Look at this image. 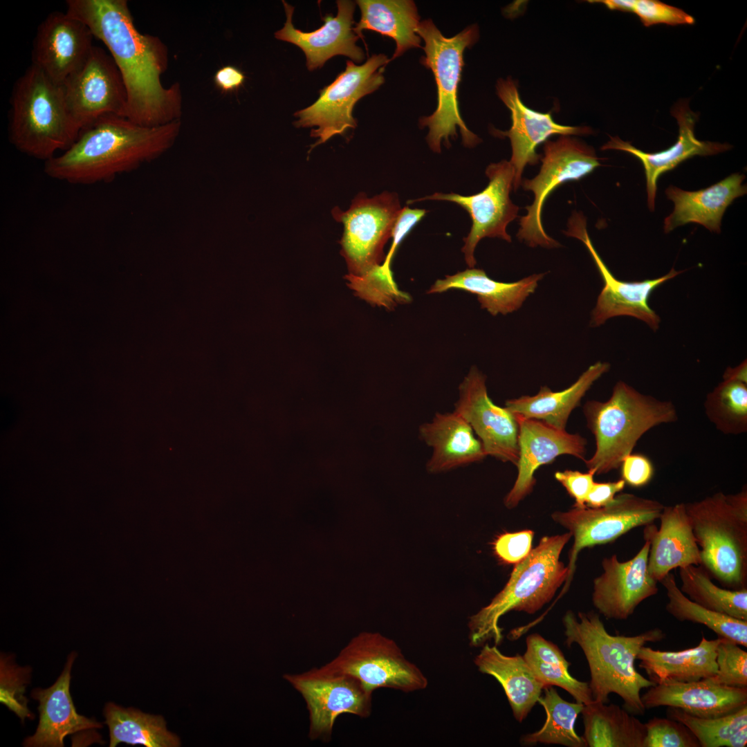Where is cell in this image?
Listing matches in <instances>:
<instances>
[{"label": "cell", "instance_id": "obj_18", "mask_svg": "<svg viewBox=\"0 0 747 747\" xmlns=\"http://www.w3.org/2000/svg\"><path fill=\"white\" fill-rule=\"evenodd\" d=\"M486 378L477 367H471L459 387L454 411L470 425L487 456L516 465L519 459L517 422L508 409L491 400Z\"/></svg>", "mask_w": 747, "mask_h": 747}, {"label": "cell", "instance_id": "obj_13", "mask_svg": "<svg viewBox=\"0 0 747 747\" xmlns=\"http://www.w3.org/2000/svg\"><path fill=\"white\" fill-rule=\"evenodd\" d=\"M325 665L353 676L371 693L380 688L412 692L428 685L425 675L405 658L397 643L378 632L358 634Z\"/></svg>", "mask_w": 747, "mask_h": 747}, {"label": "cell", "instance_id": "obj_48", "mask_svg": "<svg viewBox=\"0 0 747 747\" xmlns=\"http://www.w3.org/2000/svg\"><path fill=\"white\" fill-rule=\"evenodd\" d=\"M595 474V472L591 470L586 473L578 470H566L562 472H556L555 478L575 499L574 506L583 508L586 506V498L594 483Z\"/></svg>", "mask_w": 747, "mask_h": 747}, {"label": "cell", "instance_id": "obj_41", "mask_svg": "<svg viewBox=\"0 0 747 747\" xmlns=\"http://www.w3.org/2000/svg\"><path fill=\"white\" fill-rule=\"evenodd\" d=\"M704 407L709 420L722 433L747 431V383L724 380L708 394Z\"/></svg>", "mask_w": 747, "mask_h": 747}, {"label": "cell", "instance_id": "obj_40", "mask_svg": "<svg viewBox=\"0 0 747 747\" xmlns=\"http://www.w3.org/2000/svg\"><path fill=\"white\" fill-rule=\"evenodd\" d=\"M680 590L693 602L710 610L747 621V588L730 589L715 584L700 565L679 568Z\"/></svg>", "mask_w": 747, "mask_h": 747}, {"label": "cell", "instance_id": "obj_17", "mask_svg": "<svg viewBox=\"0 0 747 747\" xmlns=\"http://www.w3.org/2000/svg\"><path fill=\"white\" fill-rule=\"evenodd\" d=\"M62 85L82 130L107 115L124 118L125 85L113 57L101 47L93 46L84 65Z\"/></svg>", "mask_w": 747, "mask_h": 747}, {"label": "cell", "instance_id": "obj_1", "mask_svg": "<svg viewBox=\"0 0 747 747\" xmlns=\"http://www.w3.org/2000/svg\"><path fill=\"white\" fill-rule=\"evenodd\" d=\"M66 12L84 22L107 46L125 85L124 118L145 127L181 120V86H165L161 77L169 64L167 46L135 26L126 0H68Z\"/></svg>", "mask_w": 747, "mask_h": 747}, {"label": "cell", "instance_id": "obj_46", "mask_svg": "<svg viewBox=\"0 0 747 747\" xmlns=\"http://www.w3.org/2000/svg\"><path fill=\"white\" fill-rule=\"evenodd\" d=\"M634 12L645 26L658 24H692L694 18L681 9L655 0H636Z\"/></svg>", "mask_w": 747, "mask_h": 747}, {"label": "cell", "instance_id": "obj_35", "mask_svg": "<svg viewBox=\"0 0 747 747\" xmlns=\"http://www.w3.org/2000/svg\"><path fill=\"white\" fill-rule=\"evenodd\" d=\"M581 713L587 746L643 747L645 723L619 706L593 701Z\"/></svg>", "mask_w": 747, "mask_h": 747}, {"label": "cell", "instance_id": "obj_7", "mask_svg": "<svg viewBox=\"0 0 747 747\" xmlns=\"http://www.w3.org/2000/svg\"><path fill=\"white\" fill-rule=\"evenodd\" d=\"M701 565L725 588L747 584V488L735 494L717 492L685 503Z\"/></svg>", "mask_w": 747, "mask_h": 747}, {"label": "cell", "instance_id": "obj_37", "mask_svg": "<svg viewBox=\"0 0 747 747\" xmlns=\"http://www.w3.org/2000/svg\"><path fill=\"white\" fill-rule=\"evenodd\" d=\"M526 644L523 656L535 676L545 687H560L568 692L576 702L584 705L593 701L589 683L570 674L571 664L555 644L537 633L529 635Z\"/></svg>", "mask_w": 747, "mask_h": 747}, {"label": "cell", "instance_id": "obj_11", "mask_svg": "<svg viewBox=\"0 0 747 747\" xmlns=\"http://www.w3.org/2000/svg\"><path fill=\"white\" fill-rule=\"evenodd\" d=\"M543 151L539 174L532 179L522 181L524 190L532 192L534 199L526 208V214L520 218L517 236L530 247L552 248L560 245L546 233L542 225V211L547 197L562 183L579 181L600 164L592 147L571 136L547 140Z\"/></svg>", "mask_w": 747, "mask_h": 747}, {"label": "cell", "instance_id": "obj_55", "mask_svg": "<svg viewBox=\"0 0 747 747\" xmlns=\"http://www.w3.org/2000/svg\"><path fill=\"white\" fill-rule=\"evenodd\" d=\"M747 745V726L738 730L728 739L726 747H745Z\"/></svg>", "mask_w": 747, "mask_h": 747}, {"label": "cell", "instance_id": "obj_2", "mask_svg": "<svg viewBox=\"0 0 747 747\" xmlns=\"http://www.w3.org/2000/svg\"><path fill=\"white\" fill-rule=\"evenodd\" d=\"M181 120L145 127L107 115L83 129L66 151L44 162L45 174L72 184L108 183L167 151L180 131Z\"/></svg>", "mask_w": 747, "mask_h": 747}, {"label": "cell", "instance_id": "obj_10", "mask_svg": "<svg viewBox=\"0 0 747 747\" xmlns=\"http://www.w3.org/2000/svg\"><path fill=\"white\" fill-rule=\"evenodd\" d=\"M390 61L385 54L373 55L362 65L347 60L345 70L320 91L317 100L294 114L296 127H315L311 136L317 140L312 148L357 126L355 104L384 83V68Z\"/></svg>", "mask_w": 747, "mask_h": 747}, {"label": "cell", "instance_id": "obj_26", "mask_svg": "<svg viewBox=\"0 0 747 747\" xmlns=\"http://www.w3.org/2000/svg\"><path fill=\"white\" fill-rule=\"evenodd\" d=\"M645 709L667 706L701 718L724 716L747 705V688L718 684L708 678L654 685L641 695Z\"/></svg>", "mask_w": 747, "mask_h": 747}, {"label": "cell", "instance_id": "obj_36", "mask_svg": "<svg viewBox=\"0 0 747 747\" xmlns=\"http://www.w3.org/2000/svg\"><path fill=\"white\" fill-rule=\"evenodd\" d=\"M103 713L109 730L110 747L120 743L146 747L181 745L179 738L167 730L161 716L146 714L132 708H124L111 702L107 703Z\"/></svg>", "mask_w": 747, "mask_h": 747}, {"label": "cell", "instance_id": "obj_25", "mask_svg": "<svg viewBox=\"0 0 747 747\" xmlns=\"http://www.w3.org/2000/svg\"><path fill=\"white\" fill-rule=\"evenodd\" d=\"M658 519L659 528L653 523L643 530L649 544L647 571L658 582L674 569L701 563L685 503L664 506Z\"/></svg>", "mask_w": 747, "mask_h": 747}, {"label": "cell", "instance_id": "obj_42", "mask_svg": "<svg viewBox=\"0 0 747 747\" xmlns=\"http://www.w3.org/2000/svg\"><path fill=\"white\" fill-rule=\"evenodd\" d=\"M666 715L685 725L697 738L701 747L726 746L733 734L747 726V705L717 717H697L672 707H667Z\"/></svg>", "mask_w": 747, "mask_h": 747}, {"label": "cell", "instance_id": "obj_54", "mask_svg": "<svg viewBox=\"0 0 747 747\" xmlns=\"http://www.w3.org/2000/svg\"><path fill=\"white\" fill-rule=\"evenodd\" d=\"M746 367V360L734 368L728 367L723 374V380H739L747 383Z\"/></svg>", "mask_w": 747, "mask_h": 747}, {"label": "cell", "instance_id": "obj_8", "mask_svg": "<svg viewBox=\"0 0 747 747\" xmlns=\"http://www.w3.org/2000/svg\"><path fill=\"white\" fill-rule=\"evenodd\" d=\"M417 33L424 41L425 55L421 62L434 74L438 93L435 111L420 119L421 127H427V142L434 152L441 151V143L449 147L450 138H455L459 128L463 145L472 147L481 139L466 127L460 114L457 92L464 62L463 51L478 39L477 26H468L452 37L441 34L432 20L420 22Z\"/></svg>", "mask_w": 747, "mask_h": 747}, {"label": "cell", "instance_id": "obj_31", "mask_svg": "<svg viewBox=\"0 0 747 747\" xmlns=\"http://www.w3.org/2000/svg\"><path fill=\"white\" fill-rule=\"evenodd\" d=\"M478 670L493 676L502 686L515 719L519 723L538 702L545 687L533 674L523 656L502 654L497 646H482L474 657Z\"/></svg>", "mask_w": 747, "mask_h": 747}, {"label": "cell", "instance_id": "obj_23", "mask_svg": "<svg viewBox=\"0 0 747 747\" xmlns=\"http://www.w3.org/2000/svg\"><path fill=\"white\" fill-rule=\"evenodd\" d=\"M286 16L284 27L275 33L279 40L287 42L300 48L306 58L309 71L322 68L325 62L335 55H344L353 62L360 63L365 59L362 49L356 45L359 37L354 33L353 12L355 3L348 0H338V13L335 17L327 15L324 24L312 32H303L294 27L292 21L294 8L282 1Z\"/></svg>", "mask_w": 747, "mask_h": 747}, {"label": "cell", "instance_id": "obj_19", "mask_svg": "<svg viewBox=\"0 0 747 747\" xmlns=\"http://www.w3.org/2000/svg\"><path fill=\"white\" fill-rule=\"evenodd\" d=\"M94 36L82 21L66 12H53L39 25L33 41L32 64L63 84L89 59Z\"/></svg>", "mask_w": 747, "mask_h": 747}, {"label": "cell", "instance_id": "obj_4", "mask_svg": "<svg viewBox=\"0 0 747 747\" xmlns=\"http://www.w3.org/2000/svg\"><path fill=\"white\" fill-rule=\"evenodd\" d=\"M82 128L68 106L63 85L33 64L16 80L8 135L21 152L44 162L68 149Z\"/></svg>", "mask_w": 747, "mask_h": 747}, {"label": "cell", "instance_id": "obj_44", "mask_svg": "<svg viewBox=\"0 0 747 747\" xmlns=\"http://www.w3.org/2000/svg\"><path fill=\"white\" fill-rule=\"evenodd\" d=\"M29 675V667L15 666L1 656L0 701L14 712L22 722L26 718H33L27 708L28 700L24 696Z\"/></svg>", "mask_w": 747, "mask_h": 747}, {"label": "cell", "instance_id": "obj_29", "mask_svg": "<svg viewBox=\"0 0 747 747\" xmlns=\"http://www.w3.org/2000/svg\"><path fill=\"white\" fill-rule=\"evenodd\" d=\"M419 436L432 448L426 464L431 473L477 462L487 456L470 425L454 411L436 413L432 421L419 427Z\"/></svg>", "mask_w": 747, "mask_h": 747}, {"label": "cell", "instance_id": "obj_47", "mask_svg": "<svg viewBox=\"0 0 747 747\" xmlns=\"http://www.w3.org/2000/svg\"><path fill=\"white\" fill-rule=\"evenodd\" d=\"M533 535L529 530L501 534L493 544L495 553L504 562L517 564L531 552Z\"/></svg>", "mask_w": 747, "mask_h": 747}, {"label": "cell", "instance_id": "obj_30", "mask_svg": "<svg viewBox=\"0 0 747 747\" xmlns=\"http://www.w3.org/2000/svg\"><path fill=\"white\" fill-rule=\"evenodd\" d=\"M544 273L534 274L519 281L505 283L490 279L483 270L469 268L438 279L427 293L461 289L474 294L483 309L492 315H506L518 310L533 293Z\"/></svg>", "mask_w": 747, "mask_h": 747}, {"label": "cell", "instance_id": "obj_20", "mask_svg": "<svg viewBox=\"0 0 747 747\" xmlns=\"http://www.w3.org/2000/svg\"><path fill=\"white\" fill-rule=\"evenodd\" d=\"M518 424L519 459L515 482L504 499L513 508L533 490L534 474L557 456L569 454L584 460L587 441L579 434L556 428L542 421L514 414Z\"/></svg>", "mask_w": 747, "mask_h": 747}, {"label": "cell", "instance_id": "obj_28", "mask_svg": "<svg viewBox=\"0 0 747 747\" xmlns=\"http://www.w3.org/2000/svg\"><path fill=\"white\" fill-rule=\"evenodd\" d=\"M745 176L735 173L707 188L685 191L670 185L665 190L667 198L674 204L672 212L665 219L664 231L668 233L676 227L688 223L702 225L711 232H721V219L732 201L746 194L742 185Z\"/></svg>", "mask_w": 747, "mask_h": 747}, {"label": "cell", "instance_id": "obj_43", "mask_svg": "<svg viewBox=\"0 0 747 747\" xmlns=\"http://www.w3.org/2000/svg\"><path fill=\"white\" fill-rule=\"evenodd\" d=\"M719 638L716 650L717 670L708 679L721 685L747 688V652L737 643Z\"/></svg>", "mask_w": 747, "mask_h": 747}, {"label": "cell", "instance_id": "obj_49", "mask_svg": "<svg viewBox=\"0 0 747 747\" xmlns=\"http://www.w3.org/2000/svg\"><path fill=\"white\" fill-rule=\"evenodd\" d=\"M622 479L633 487H641L648 483L654 474L651 461L640 454L626 456L621 464Z\"/></svg>", "mask_w": 747, "mask_h": 747}, {"label": "cell", "instance_id": "obj_22", "mask_svg": "<svg viewBox=\"0 0 747 747\" xmlns=\"http://www.w3.org/2000/svg\"><path fill=\"white\" fill-rule=\"evenodd\" d=\"M649 544L631 559L620 562L616 555L603 559V572L593 580L592 602L608 619L626 620L645 600L657 594L658 582L647 571Z\"/></svg>", "mask_w": 747, "mask_h": 747}, {"label": "cell", "instance_id": "obj_51", "mask_svg": "<svg viewBox=\"0 0 747 747\" xmlns=\"http://www.w3.org/2000/svg\"><path fill=\"white\" fill-rule=\"evenodd\" d=\"M625 483L622 479L604 483L594 481L586 498L585 505L590 508H600L609 504L614 499L616 495L623 490Z\"/></svg>", "mask_w": 747, "mask_h": 747}, {"label": "cell", "instance_id": "obj_12", "mask_svg": "<svg viewBox=\"0 0 747 747\" xmlns=\"http://www.w3.org/2000/svg\"><path fill=\"white\" fill-rule=\"evenodd\" d=\"M663 506L661 502L631 493H621L609 504L600 508L574 506L565 512L556 511L553 521L568 530L573 537L569 555L566 591L572 579L580 551L596 545L607 544L633 528L645 526L658 519Z\"/></svg>", "mask_w": 747, "mask_h": 747}, {"label": "cell", "instance_id": "obj_39", "mask_svg": "<svg viewBox=\"0 0 747 747\" xmlns=\"http://www.w3.org/2000/svg\"><path fill=\"white\" fill-rule=\"evenodd\" d=\"M544 696L538 702L543 706L546 719L537 731L526 734L520 739L521 744H558L568 747H586L582 737L575 730V723L584 704L571 703L563 699L551 685L544 688Z\"/></svg>", "mask_w": 747, "mask_h": 747}, {"label": "cell", "instance_id": "obj_45", "mask_svg": "<svg viewBox=\"0 0 747 747\" xmlns=\"http://www.w3.org/2000/svg\"><path fill=\"white\" fill-rule=\"evenodd\" d=\"M645 726L643 747H701L692 731L679 721L654 717Z\"/></svg>", "mask_w": 747, "mask_h": 747}, {"label": "cell", "instance_id": "obj_32", "mask_svg": "<svg viewBox=\"0 0 747 747\" xmlns=\"http://www.w3.org/2000/svg\"><path fill=\"white\" fill-rule=\"evenodd\" d=\"M720 638L704 636L694 647L680 651H661L643 646L637 659L648 679L655 683L691 682L714 675L717 670L716 650Z\"/></svg>", "mask_w": 747, "mask_h": 747}, {"label": "cell", "instance_id": "obj_16", "mask_svg": "<svg viewBox=\"0 0 747 747\" xmlns=\"http://www.w3.org/2000/svg\"><path fill=\"white\" fill-rule=\"evenodd\" d=\"M569 237L580 240L589 250L603 280L604 286L591 313V325L598 326L607 320L618 316H630L645 322L652 330L659 327L661 319L650 308L648 299L660 285L683 273L674 268L656 279L625 282L616 279L596 250L587 230V221L580 212L573 213L564 232Z\"/></svg>", "mask_w": 747, "mask_h": 747}, {"label": "cell", "instance_id": "obj_15", "mask_svg": "<svg viewBox=\"0 0 747 747\" xmlns=\"http://www.w3.org/2000/svg\"><path fill=\"white\" fill-rule=\"evenodd\" d=\"M486 174L489 183L483 190L477 194L462 196L454 193L436 192L431 196L408 201V203H413L423 200L448 201L458 204L469 213L472 223L469 234L463 239L464 245L461 251L470 268H474L477 263L474 252L481 239L497 237L511 242L506 228L517 217L519 210L518 206L510 198L515 176L514 169L510 162L502 160L489 165Z\"/></svg>", "mask_w": 747, "mask_h": 747}, {"label": "cell", "instance_id": "obj_14", "mask_svg": "<svg viewBox=\"0 0 747 747\" xmlns=\"http://www.w3.org/2000/svg\"><path fill=\"white\" fill-rule=\"evenodd\" d=\"M284 678L302 696L309 714L308 737L330 740L335 719L349 713L370 716L372 694L353 676L324 665Z\"/></svg>", "mask_w": 747, "mask_h": 747}, {"label": "cell", "instance_id": "obj_24", "mask_svg": "<svg viewBox=\"0 0 747 747\" xmlns=\"http://www.w3.org/2000/svg\"><path fill=\"white\" fill-rule=\"evenodd\" d=\"M672 115L679 125V136L676 142L665 150L645 152L618 136L610 137L601 147L602 150L616 149L629 153L641 161L646 177L647 205L651 211L655 208L657 181L661 175L692 156L714 155L732 148L727 143L702 141L696 138L694 125L699 117L690 110L687 101L677 103L672 110Z\"/></svg>", "mask_w": 747, "mask_h": 747}, {"label": "cell", "instance_id": "obj_53", "mask_svg": "<svg viewBox=\"0 0 747 747\" xmlns=\"http://www.w3.org/2000/svg\"><path fill=\"white\" fill-rule=\"evenodd\" d=\"M589 2L603 3L610 10L634 12L636 0H600Z\"/></svg>", "mask_w": 747, "mask_h": 747}, {"label": "cell", "instance_id": "obj_34", "mask_svg": "<svg viewBox=\"0 0 747 747\" xmlns=\"http://www.w3.org/2000/svg\"><path fill=\"white\" fill-rule=\"evenodd\" d=\"M356 3L361 17L353 31L359 37H363L362 32L365 30L392 38L396 47L391 59L421 46V38L417 33L420 17L414 1L358 0Z\"/></svg>", "mask_w": 747, "mask_h": 747}, {"label": "cell", "instance_id": "obj_9", "mask_svg": "<svg viewBox=\"0 0 747 747\" xmlns=\"http://www.w3.org/2000/svg\"><path fill=\"white\" fill-rule=\"evenodd\" d=\"M401 210L397 194L389 192L373 197L360 193L347 210H332L334 219L344 226L340 243L347 277H364L382 264L384 246Z\"/></svg>", "mask_w": 747, "mask_h": 747}, {"label": "cell", "instance_id": "obj_3", "mask_svg": "<svg viewBox=\"0 0 747 747\" xmlns=\"http://www.w3.org/2000/svg\"><path fill=\"white\" fill-rule=\"evenodd\" d=\"M562 622L566 645L577 643L587 661L593 701L608 703L609 695L614 693L623 700L629 712L644 714L646 709L640 692L655 683L636 670L635 661L640 649L647 643L665 638L663 631L653 628L631 636L611 635L593 611L578 612L575 616L568 611Z\"/></svg>", "mask_w": 747, "mask_h": 747}, {"label": "cell", "instance_id": "obj_5", "mask_svg": "<svg viewBox=\"0 0 747 747\" xmlns=\"http://www.w3.org/2000/svg\"><path fill=\"white\" fill-rule=\"evenodd\" d=\"M569 532L542 537L538 545L514 567L504 589L490 602L472 615L468 622L472 647H482L503 640L500 618L511 611L535 614L549 602L568 577V567L560 554L569 541Z\"/></svg>", "mask_w": 747, "mask_h": 747}, {"label": "cell", "instance_id": "obj_33", "mask_svg": "<svg viewBox=\"0 0 747 747\" xmlns=\"http://www.w3.org/2000/svg\"><path fill=\"white\" fill-rule=\"evenodd\" d=\"M607 362H597L591 365L569 387L552 391L541 387L533 396L507 400L505 407L513 414L542 421L556 428L566 430L570 414L593 382L609 369Z\"/></svg>", "mask_w": 747, "mask_h": 747}, {"label": "cell", "instance_id": "obj_21", "mask_svg": "<svg viewBox=\"0 0 747 747\" xmlns=\"http://www.w3.org/2000/svg\"><path fill=\"white\" fill-rule=\"evenodd\" d=\"M499 98L511 113L512 125L506 131L495 130L497 136L509 138L512 147L510 163L514 169L513 189L522 184L524 167L536 165L541 156L536 152L537 147L555 134L560 136H581L593 133L586 126L562 125L555 122L550 113H540L531 109L522 101L516 82L510 77L499 79L497 84Z\"/></svg>", "mask_w": 747, "mask_h": 747}, {"label": "cell", "instance_id": "obj_6", "mask_svg": "<svg viewBox=\"0 0 747 747\" xmlns=\"http://www.w3.org/2000/svg\"><path fill=\"white\" fill-rule=\"evenodd\" d=\"M584 414L596 445L593 456L584 461L596 474L618 468L645 432L678 418L671 402L643 394L623 381L616 384L607 401L587 402Z\"/></svg>", "mask_w": 747, "mask_h": 747}, {"label": "cell", "instance_id": "obj_50", "mask_svg": "<svg viewBox=\"0 0 747 747\" xmlns=\"http://www.w3.org/2000/svg\"><path fill=\"white\" fill-rule=\"evenodd\" d=\"M426 212L425 210L422 209H410L408 207L402 208L393 229L391 234L392 243L389 253L382 263L384 266L390 268V264L397 248L412 228L425 216Z\"/></svg>", "mask_w": 747, "mask_h": 747}, {"label": "cell", "instance_id": "obj_27", "mask_svg": "<svg viewBox=\"0 0 747 747\" xmlns=\"http://www.w3.org/2000/svg\"><path fill=\"white\" fill-rule=\"evenodd\" d=\"M76 654L68 657L64 669L55 683L46 689L35 688L31 696L39 702V721L35 733L27 737L24 746L62 747L66 736L80 731L101 728L102 724L79 714L70 693L71 671Z\"/></svg>", "mask_w": 747, "mask_h": 747}, {"label": "cell", "instance_id": "obj_52", "mask_svg": "<svg viewBox=\"0 0 747 747\" xmlns=\"http://www.w3.org/2000/svg\"><path fill=\"white\" fill-rule=\"evenodd\" d=\"M245 81L243 73L238 68L228 65L220 68L214 74V82L223 92L228 93L237 90Z\"/></svg>", "mask_w": 747, "mask_h": 747}, {"label": "cell", "instance_id": "obj_38", "mask_svg": "<svg viewBox=\"0 0 747 747\" xmlns=\"http://www.w3.org/2000/svg\"><path fill=\"white\" fill-rule=\"evenodd\" d=\"M659 582L664 587L668 602L665 609L676 620L701 624L718 637L747 647V621L710 610L693 602L681 592L670 572Z\"/></svg>", "mask_w": 747, "mask_h": 747}]
</instances>
